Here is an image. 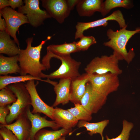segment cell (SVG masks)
Listing matches in <instances>:
<instances>
[{"label":"cell","mask_w":140,"mask_h":140,"mask_svg":"<svg viewBox=\"0 0 140 140\" xmlns=\"http://www.w3.org/2000/svg\"><path fill=\"white\" fill-rule=\"evenodd\" d=\"M51 37L48 36L46 40L36 46L31 45L33 40L32 37L26 40L27 47L25 49H21L18 55V62L20 69L21 75L27 74L35 77L41 78L42 71L46 69L45 67L40 61L41 51L43 46Z\"/></svg>","instance_id":"6da1fadb"},{"label":"cell","mask_w":140,"mask_h":140,"mask_svg":"<svg viewBox=\"0 0 140 140\" xmlns=\"http://www.w3.org/2000/svg\"><path fill=\"white\" fill-rule=\"evenodd\" d=\"M127 27L116 31L109 29L107 30V36L109 40L104 42L103 45L111 48L119 60H124L129 64L135 56L132 49L128 52L126 48L127 44L129 39L135 34L140 32V27L135 30L126 29Z\"/></svg>","instance_id":"7a4b0ae2"},{"label":"cell","mask_w":140,"mask_h":140,"mask_svg":"<svg viewBox=\"0 0 140 140\" xmlns=\"http://www.w3.org/2000/svg\"><path fill=\"white\" fill-rule=\"evenodd\" d=\"M7 86L15 95L17 99L11 105H8L10 112L6 121L7 124H10L26 113L31 105V101L30 95L24 83H13Z\"/></svg>","instance_id":"3957f363"},{"label":"cell","mask_w":140,"mask_h":140,"mask_svg":"<svg viewBox=\"0 0 140 140\" xmlns=\"http://www.w3.org/2000/svg\"><path fill=\"white\" fill-rule=\"evenodd\" d=\"M119 60L114 54L93 58L85 68L88 74H102L110 73L118 75L122 73L118 66Z\"/></svg>","instance_id":"277c9868"},{"label":"cell","mask_w":140,"mask_h":140,"mask_svg":"<svg viewBox=\"0 0 140 140\" xmlns=\"http://www.w3.org/2000/svg\"><path fill=\"white\" fill-rule=\"evenodd\" d=\"M88 75L89 82L93 89L107 96L110 93L116 91L119 86L118 75L116 74L108 73L102 74Z\"/></svg>","instance_id":"5b68a950"},{"label":"cell","mask_w":140,"mask_h":140,"mask_svg":"<svg viewBox=\"0 0 140 140\" xmlns=\"http://www.w3.org/2000/svg\"><path fill=\"white\" fill-rule=\"evenodd\" d=\"M61 64L59 68L49 75L44 73L41 78L49 79H73L81 74L79 71L81 63L72 58L70 55L58 57Z\"/></svg>","instance_id":"8992f818"},{"label":"cell","mask_w":140,"mask_h":140,"mask_svg":"<svg viewBox=\"0 0 140 140\" xmlns=\"http://www.w3.org/2000/svg\"><path fill=\"white\" fill-rule=\"evenodd\" d=\"M24 5L18 9L17 11L25 15L29 24L33 27H37L44 24L46 19L51 18L48 12L41 9L39 0H25Z\"/></svg>","instance_id":"52a82bcc"},{"label":"cell","mask_w":140,"mask_h":140,"mask_svg":"<svg viewBox=\"0 0 140 140\" xmlns=\"http://www.w3.org/2000/svg\"><path fill=\"white\" fill-rule=\"evenodd\" d=\"M0 14L6 21V31L13 39L19 47L20 44L16 33L21 25L26 23L29 24L27 17L25 15L8 7L0 10Z\"/></svg>","instance_id":"ba28073f"},{"label":"cell","mask_w":140,"mask_h":140,"mask_svg":"<svg viewBox=\"0 0 140 140\" xmlns=\"http://www.w3.org/2000/svg\"><path fill=\"white\" fill-rule=\"evenodd\" d=\"M115 20L118 23L121 29L127 27L123 15L121 11L119 10L115 11L109 16L102 19L89 22H77L75 26L76 31L75 39L80 38L84 35V32L90 28L100 26H106L108 21Z\"/></svg>","instance_id":"9c48e42d"},{"label":"cell","mask_w":140,"mask_h":140,"mask_svg":"<svg viewBox=\"0 0 140 140\" xmlns=\"http://www.w3.org/2000/svg\"><path fill=\"white\" fill-rule=\"evenodd\" d=\"M107 96L94 90L89 82L86 84L85 94L81 104L91 114L97 113L105 104Z\"/></svg>","instance_id":"30bf717a"},{"label":"cell","mask_w":140,"mask_h":140,"mask_svg":"<svg viewBox=\"0 0 140 140\" xmlns=\"http://www.w3.org/2000/svg\"><path fill=\"white\" fill-rule=\"evenodd\" d=\"M34 80H30L25 83L31 99V105L33 109V114L42 113L53 120V114L54 108L45 103L41 99L37 91L36 86L38 82L36 84Z\"/></svg>","instance_id":"8fae6325"},{"label":"cell","mask_w":140,"mask_h":140,"mask_svg":"<svg viewBox=\"0 0 140 140\" xmlns=\"http://www.w3.org/2000/svg\"><path fill=\"white\" fill-rule=\"evenodd\" d=\"M42 6L51 18L59 23H63L70 14L71 10L67 0H42Z\"/></svg>","instance_id":"7c38bea8"},{"label":"cell","mask_w":140,"mask_h":140,"mask_svg":"<svg viewBox=\"0 0 140 140\" xmlns=\"http://www.w3.org/2000/svg\"><path fill=\"white\" fill-rule=\"evenodd\" d=\"M47 53L42 59V64L47 70L50 67V61L53 58L70 55L71 54L79 52L76 42L67 43L65 42L61 44H52L47 46Z\"/></svg>","instance_id":"4fadbf2b"},{"label":"cell","mask_w":140,"mask_h":140,"mask_svg":"<svg viewBox=\"0 0 140 140\" xmlns=\"http://www.w3.org/2000/svg\"><path fill=\"white\" fill-rule=\"evenodd\" d=\"M3 125L10 130L18 140H30L31 125L26 113L19 117L15 122Z\"/></svg>","instance_id":"5bb4252c"},{"label":"cell","mask_w":140,"mask_h":140,"mask_svg":"<svg viewBox=\"0 0 140 140\" xmlns=\"http://www.w3.org/2000/svg\"><path fill=\"white\" fill-rule=\"evenodd\" d=\"M28 118L31 122V128L30 140H33L36 134L39 130L45 127H50L54 130H57L60 127L54 121H49L39 113L33 114L28 108L26 112Z\"/></svg>","instance_id":"9a60e30c"},{"label":"cell","mask_w":140,"mask_h":140,"mask_svg":"<svg viewBox=\"0 0 140 140\" xmlns=\"http://www.w3.org/2000/svg\"><path fill=\"white\" fill-rule=\"evenodd\" d=\"M89 81L88 75L86 73L71 80L70 101L74 104H81V99L86 91V85Z\"/></svg>","instance_id":"2e32d148"},{"label":"cell","mask_w":140,"mask_h":140,"mask_svg":"<svg viewBox=\"0 0 140 140\" xmlns=\"http://www.w3.org/2000/svg\"><path fill=\"white\" fill-rule=\"evenodd\" d=\"M71 79H60L59 82L54 86V90L56 95L55 101L52 106L54 107L60 104L68 103L70 99V88Z\"/></svg>","instance_id":"e0dca14e"},{"label":"cell","mask_w":140,"mask_h":140,"mask_svg":"<svg viewBox=\"0 0 140 140\" xmlns=\"http://www.w3.org/2000/svg\"><path fill=\"white\" fill-rule=\"evenodd\" d=\"M53 120L62 128L71 129L78 123V120L67 110L56 107L54 108Z\"/></svg>","instance_id":"ac0fdd59"},{"label":"cell","mask_w":140,"mask_h":140,"mask_svg":"<svg viewBox=\"0 0 140 140\" xmlns=\"http://www.w3.org/2000/svg\"><path fill=\"white\" fill-rule=\"evenodd\" d=\"M102 0H80L76 6L79 15L81 17H90L96 12H101Z\"/></svg>","instance_id":"d6986e66"},{"label":"cell","mask_w":140,"mask_h":140,"mask_svg":"<svg viewBox=\"0 0 140 140\" xmlns=\"http://www.w3.org/2000/svg\"><path fill=\"white\" fill-rule=\"evenodd\" d=\"M6 31H0V53L10 57L19 55L21 49Z\"/></svg>","instance_id":"ffe728a7"},{"label":"cell","mask_w":140,"mask_h":140,"mask_svg":"<svg viewBox=\"0 0 140 140\" xmlns=\"http://www.w3.org/2000/svg\"><path fill=\"white\" fill-rule=\"evenodd\" d=\"M18 55L11 57L0 55V74L6 75L9 74H20V69L18 64Z\"/></svg>","instance_id":"44dd1931"},{"label":"cell","mask_w":140,"mask_h":140,"mask_svg":"<svg viewBox=\"0 0 140 140\" xmlns=\"http://www.w3.org/2000/svg\"><path fill=\"white\" fill-rule=\"evenodd\" d=\"M38 80L49 83L54 86L57 83L56 82L51 81L47 79L43 80L41 78L34 77L30 75H21L18 76H12L9 75L1 76H0V90L10 84L19 82H23L30 80Z\"/></svg>","instance_id":"7402d4cb"},{"label":"cell","mask_w":140,"mask_h":140,"mask_svg":"<svg viewBox=\"0 0 140 140\" xmlns=\"http://www.w3.org/2000/svg\"><path fill=\"white\" fill-rule=\"evenodd\" d=\"M72 129L63 128L59 130H48L42 129L35 135L33 140H59L62 137L71 133Z\"/></svg>","instance_id":"603a6c76"},{"label":"cell","mask_w":140,"mask_h":140,"mask_svg":"<svg viewBox=\"0 0 140 140\" xmlns=\"http://www.w3.org/2000/svg\"><path fill=\"white\" fill-rule=\"evenodd\" d=\"M109 122L108 120H105L96 123H89L84 120H80L77 124L79 128L85 127L87 131H89L88 134L91 136L97 133L99 134L101 138L104 137L103 132L105 128Z\"/></svg>","instance_id":"cb8c5ba5"},{"label":"cell","mask_w":140,"mask_h":140,"mask_svg":"<svg viewBox=\"0 0 140 140\" xmlns=\"http://www.w3.org/2000/svg\"><path fill=\"white\" fill-rule=\"evenodd\" d=\"M133 6L132 1L130 0H106L103 2L101 13L104 17L114 8L121 7L129 9Z\"/></svg>","instance_id":"d4e9b609"},{"label":"cell","mask_w":140,"mask_h":140,"mask_svg":"<svg viewBox=\"0 0 140 140\" xmlns=\"http://www.w3.org/2000/svg\"><path fill=\"white\" fill-rule=\"evenodd\" d=\"M74 107L67 109L78 121H90L92 117L91 114L81 104H74Z\"/></svg>","instance_id":"484cf974"},{"label":"cell","mask_w":140,"mask_h":140,"mask_svg":"<svg viewBox=\"0 0 140 140\" xmlns=\"http://www.w3.org/2000/svg\"><path fill=\"white\" fill-rule=\"evenodd\" d=\"M17 97L13 92L8 87L0 91V107L6 106L11 103L15 102Z\"/></svg>","instance_id":"4316f807"},{"label":"cell","mask_w":140,"mask_h":140,"mask_svg":"<svg viewBox=\"0 0 140 140\" xmlns=\"http://www.w3.org/2000/svg\"><path fill=\"white\" fill-rule=\"evenodd\" d=\"M122 124V130L118 136L115 138H110L106 135V140H129L130 132L134 127V124L125 120H123Z\"/></svg>","instance_id":"83f0119b"},{"label":"cell","mask_w":140,"mask_h":140,"mask_svg":"<svg viewBox=\"0 0 140 140\" xmlns=\"http://www.w3.org/2000/svg\"><path fill=\"white\" fill-rule=\"evenodd\" d=\"M76 42L77 47L79 51L87 50L92 45L95 44L97 41L95 38L92 36H85Z\"/></svg>","instance_id":"f1b7e54d"},{"label":"cell","mask_w":140,"mask_h":140,"mask_svg":"<svg viewBox=\"0 0 140 140\" xmlns=\"http://www.w3.org/2000/svg\"><path fill=\"white\" fill-rule=\"evenodd\" d=\"M0 135L4 140H18L10 130L1 124L0 125Z\"/></svg>","instance_id":"f546056e"},{"label":"cell","mask_w":140,"mask_h":140,"mask_svg":"<svg viewBox=\"0 0 140 140\" xmlns=\"http://www.w3.org/2000/svg\"><path fill=\"white\" fill-rule=\"evenodd\" d=\"M10 110L8 105L5 107H0V123L3 125L7 124L6 118L9 114Z\"/></svg>","instance_id":"4dcf8cb0"},{"label":"cell","mask_w":140,"mask_h":140,"mask_svg":"<svg viewBox=\"0 0 140 140\" xmlns=\"http://www.w3.org/2000/svg\"><path fill=\"white\" fill-rule=\"evenodd\" d=\"M9 5L12 9L15 10L23 6L24 2L22 0H8Z\"/></svg>","instance_id":"1f68e13d"},{"label":"cell","mask_w":140,"mask_h":140,"mask_svg":"<svg viewBox=\"0 0 140 140\" xmlns=\"http://www.w3.org/2000/svg\"><path fill=\"white\" fill-rule=\"evenodd\" d=\"M80 0H67L69 8L71 11L77 5Z\"/></svg>","instance_id":"d6a6232c"},{"label":"cell","mask_w":140,"mask_h":140,"mask_svg":"<svg viewBox=\"0 0 140 140\" xmlns=\"http://www.w3.org/2000/svg\"><path fill=\"white\" fill-rule=\"evenodd\" d=\"M2 16L0 14V31H6V22L4 19H2Z\"/></svg>","instance_id":"836d02e7"},{"label":"cell","mask_w":140,"mask_h":140,"mask_svg":"<svg viewBox=\"0 0 140 140\" xmlns=\"http://www.w3.org/2000/svg\"><path fill=\"white\" fill-rule=\"evenodd\" d=\"M9 6L8 0H0V10Z\"/></svg>","instance_id":"e575fe53"},{"label":"cell","mask_w":140,"mask_h":140,"mask_svg":"<svg viewBox=\"0 0 140 140\" xmlns=\"http://www.w3.org/2000/svg\"><path fill=\"white\" fill-rule=\"evenodd\" d=\"M59 140H66L65 136L62 137Z\"/></svg>","instance_id":"d590c367"},{"label":"cell","mask_w":140,"mask_h":140,"mask_svg":"<svg viewBox=\"0 0 140 140\" xmlns=\"http://www.w3.org/2000/svg\"><path fill=\"white\" fill-rule=\"evenodd\" d=\"M0 140H4L2 137L0 135Z\"/></svg>","instance_id":"8d00e7d4"},{"label":"cell","mask_w":140,"mask_h":140,"mask_svg":"<svg viewBox=\"0 0 140 140\" xmlns=\"http://www.w3.org/2000/svg\"></svg>","instance_id":"74e56055"}]
</instances>
